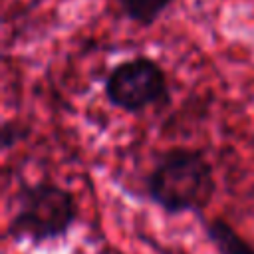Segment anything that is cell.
<instances>
[{
	"mask_svg": "<svg viewBox=\"0 0 254 254\" xmlns=\"http://www.w3.org/2000/svg\"><path fill=\"white\" fill-rule=\"evenodd\" d=\"M216 194L214 167L194 147H169L157 155L145 177V196L171 216L196 214L208 208Z\"/></svg>",
	"mask_w": 254,
	"mask_h": 254,
	"instance_id": "1",
	"label": "cell"
},
{
	"mask_svg": "<svg viewBox=\"0 0 254 254\" xmlns=\"http://www.w3.org/2000/svg\"><path fill=\"white\" fill-rule=\"evenodd\" d=\"M14 202L16 206L8 220L6 236L32 246L65 238L79 214L75 194L50 179L22 185Z\"/></svg>",
	"mask_w": 254,
	"mask_h": 254,
	"instance_id": "2",
	"label": "cell"
},
{
	"mask_svg": "<svg viewBox=\"0 0 254 254\" xmlns=\"http://www.w3.org/2000/svg\"><path fill=\"white\" fill-rule=\"evenodd\" d=\"M103 95L111 107L139 115L171 101L169 75L155 58L133 56L109 69L103 79Z\"/></svg>",
	"mask_w": 254,
	"mask_h": 254,
	"instance_id": "3",
	"label": "cell"
},
{
	"mask_svg": "<svg viewBox=\"0 0 254 254\" xmlns=\"http://www.w3.org/2000/svg\"><path fill=\"white\" fill-rule=\"evenodd\" d=\"M200 224L206 240L212 244L216 254H254V244L246 240L228 220L220 216L214 218L200 216Z\"/></svg>",
	"mask_w": 254,
	"mask_h": 254,
	"instance_id": "4",
	"label": "cell"
},
{
	"mask_svg": "<svg viewBox=\"0 0 254 254\" xmlns=\"http://www.w3.org/2000/svg\"><path fill=\"white\" fill-rule=\"evenodd\" d=\"M115 4L131 24L151 28L175 4V0H115Z\"/></svg>",
	"mask_w": 254,
	"mask_h": 254,
	"instance_id": "5",
	"label": "cell"
},
{
	"mask_svg": "<svg viewBox=\"0 0 254 254\" xmlns=\"http://www.w3.org/2000/svg\"><path fill=\"white\" fill-rule=\"evenodd\" d=\"M24 137H26V129H24L22 125H18L16 121H4V125H2V135H0L2 151L12 149V147L18 145Z\"/></svg>",
	"mask_w": 254,
	"mask_h": 254,
	"instance_id": "6",
	"label": "cell"
}]
</instances>
